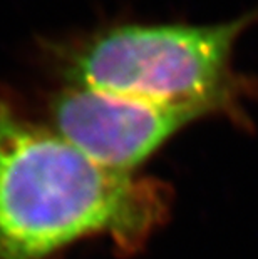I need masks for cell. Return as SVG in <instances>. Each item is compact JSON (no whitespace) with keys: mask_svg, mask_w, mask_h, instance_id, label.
<instances>
[{"mask_svg":"<svg viewBox=\"0 0 258 259\" xmlns=\"http://www.w3.org/2000/svg\"><path fill=\"white\" fill-rule=\"evenodd\" d=\"M163 211L156 184L92 162L0 91V259H42L97 233L134 246Z\"/></svg>","mask_w":258,"mask_h":259,"instance_id":"cell-1","label":"cell"},{"mask_svg":"<svg viewBox=\"0 0 258 259\" xmlns=\"http://www.w3.org/2000/svg\"><path fill=\"white\" fill-rule=\"evenodd\" d=\"M258 10L219 24H124L51 47L65 84L169 106L215 112L238 79L232 57Z\"/></svg>","mask_w":258,"mask_h":259,"instance_id":"cell-2","label":"cell"},{"mask_svg":"<svg viewBox=\"0 0 258 259\" xmlns=\"http://www.w3.org/2000/svg\"><path fill=\"white\" fill-rule=\"evenodd\" d=\"M206 114L211 111L205 107L169 106L70 85L51 102L54 131L92 162L121 174H131L174 132Z\"/></svg>","mask_w":258,"mask_h":259,"instance_id":"cell-3","label":"cell"}]
</instances>
